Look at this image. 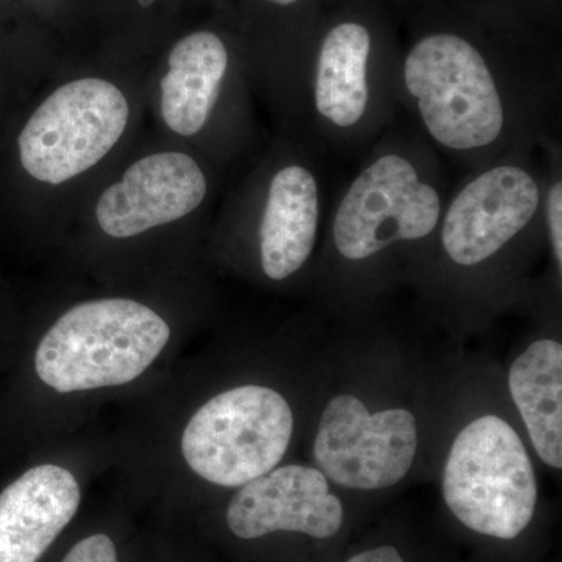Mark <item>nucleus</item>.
<instances>
[{
  "label": "nucleus",
  "instance_id": "nucleus-15",
  "mask_svg": "<svg viewBox=\"0 0 562 562\" xmlns=\"http://www.w3.org/2000/svg\"><path fill=\"white\" fill-rule=\"evenodd\" d=\"M508 390L539 460L561 471V342L552 338L532 341L509 368Z\"/></svg>",
  "mask_w": 562,
  "mask_h": 562
},
{
  "label": "nucleus",
  "instance_id": "nucleus-17",
  "mask_svg": "<svg viewBox=\"0 0 562 562\" xmlns=\"http://www.w3.org/2000/svg\"><path fill=\"white\" fill-rule=\"evenodd\" d=\"M61 562H117L116 546L102 532L77 542Z\"/></svg>",
  "mask_w": 562,
  "mask_h": 562
},
{
  "label": "nucleus",
  "instance_id": "nucleus-7",
  "mask_svg": "<svg viewBox=\"0 0 562 562\" xmlns=\"http://www.w3.org/2000/svg\"><path fill=\"white\" fill-rule=\"evenodd\" d=\"M419 452V424L402 406L372 412L350 392L325 405L313 441L314 468L353 491H382L403 482Z\"/></svg>",
  "mask_w": 562,
  "mask_h": 562
},
{
  "label": "nucleus",
  "instance_id": "nucleus-1",
  "mask_svg": "<svg viewBox=\"0 0 562 562\" xmlns=\"http://www.w3.org/2000/svg\"><path fill=\"white\" fill-rule=\"evenodd\" d=\"M402 88L422 128L439 149L479 157L503 149L517 124L514 83L457 33H430L402 65Z\"/></svg>",
  "mask_w": 562,
  "mask_h": 562
},
{
  "label": "nucleus",
  "instance_id": "nucleus-10",
  "mask_svg": "<svg viewBox=\"0 0 562 562\" xmlns=\"http://www.w3.org/2000/svg\"><path fill=\"white\" fill-rule=\"evenodd\" d=\"M209 183L201 166L181 151H160L133 162L121 181L103 192L95 220L111 238L125 239L191 214Z\"/></svg>",
  "mask_w": 562,
  "mask_h": 562
},
{
  "label": "nucleus",
  "instance_id": "nucleus-3",
  "mask_svg": "<svg viewBox=\"0 0 562 562\" xmlns=\"http://www.w3.org/2000/svg\"><path fill=\"white\" fill-rule=\"evenodd\" d=\"M447 508L469 530L512 541L531 524L538 482L519 432L497 414L468 422L442 471Z\"/></svg>",
  "mask_w": 562,
  "mask_h": 562
},
{
  "label": "nucleus",
  "instance_id": "nucleus-13",
  "mask_svg": "<svg viewBox=\"0 0 562 562\" xmlns=\"http://www.w3.org/2000/svg\"><path fill=\"white\" fill-rule=\"evenodd\" d=\"M321 203L319 179L308 166L288 162L273 173L258 227L261 269L269 280L291 279L313 257Z\"/></svg>",
  "mask_w": 562,
  "mask_h": 562
},
{
  "label": "nucleus",
  "instance_id": "nucleus-11",
  "mask_svg": "<svg viewBox=\"0 0 562 562\" xmlns=\"http://www.w3.org/2000/svg\"><path fill=\"white\" fill-rule=\"evenodd\" d=\"M68 469L40 464L0 492V562H38L80 506Z\"/></svg>",
  "mask_w": 562,
  "mask_h": 562
},
{
  "label": "nucleus",
  "instance_id": "nucleus-14",
  "mask_svg": "<svg viewBox=\"0 0 562 562\" xmlns=\"http://www.w3.org/2000/svg\"><path fill=\"white\" fill-rule=\"evenodd\" d=\"M228 63L227 47L216 33H190L172 47L161 80V114L173 133L194 136L205 127Z\"/></svg>",
  "mask_w": 562,
  "mask_h": 562
},
{
  "label": "nucleus",
  "instance_id": "nucleus-4",
  "mask_svg": "<svg viewBox=\"0 0 562 562\" xmlns=\"http://www.w3.org/2000/svg\"><path fill=\"white\" fill-rule=\"evenodd\" d=\"M441 188L406 149L379 151L351 180L333 213L330 243L346 262L375 260L438 231Z\"/></svg>",
  "mask_w": 562,
  "mask_h": 562
},
{
  "label": "nucleus",
  "instance_id": "nucleus-12",
  "mask_svg": "<svg viewBox=\"0 0 562 562\" xmlns=\"http://www.w3.org/2000/svg\"><path fill=\"white\" fill-rule=\"evenodd\" d=\"M372 35L364 24L344 21L322 40L312 79L316 120L331 135H357L375 103L371 74Z\"/></svg>",
  "mask_w": 562,
  "mask_h": 562
},
{
  "label": "nucleus",
  "instance_id": "nucleus-16",
  "mask_svg": "<svg viewBox=\"0 0 562 562\" xmlns=\"http://www.w3.org/2000/svg\"><path fill=\"white\" fill-rule=\"evenodd\" d=\"M542 220L549 236L550 249L558 276L562 273V180L561 173H554L546 184L542 201Z\"/></svg>",
  "mask_w": 562,
  "mask_h": 562
},
{
  "label": "nucleus",
  "instance_id": "nucleus-8",
  "mask_svg": "<svg viewBox=\"0 0 562 562\" xmlns=\"http://www.w3.org/2000/svg\"><path fill=\"white\" fill-rule=\"evenodd\" d=\"M546 183L524 161L484 166L443 206L439 241L461 269L494 260L542 217Z\"/></svg>",
  "mask_w": 562,
  "mask_h": 562
},
{
  "label": "nucleus",
  "instance_id": "nucleus-6",
  "mask_svg": "<svg viewBox=\"0 0 562 562\" xmlns=\"http://www.w3.org/2000/svg\"><path fill=\"white\" fill-rule=\"evenodd\" d=\"M127 99L111 81L79 79L52 92L18 138L20 160L32 179L61 184L98 165L128 124Z\"/></svg>",
  "mask_w": 562,
  "mask_h": 562
},
{
  "label": "nucleus",
  "instance_id": "nucleus-5",
  "mask_svg": "<svg viewBox=\"0 0 562 562\" xmlns=\"http://www.w3.org/2000/svg\"><path fill=\"white\" fill-rule=\"evenodd\" d=\"M294 435V412L281 392L262 384L222 391L192 414L181 457L195 475L241 487L280 465Z\"/></svg>",
  "mask_w": 562,
  "mask_h": 562
},
{
  "label": "nucleus",
  "instance_id": "nucleus-18",
  "mask_svg": "<svg viewBox=\"0 0 562 562\" xmlns=\"http://www.w3.org/2000/svg\"><path fill=\"white\" fill-rule=\"evenodd\" d=\"M346 562H406L397 549L391 546L375 547L357 553Z\"/></svg>",
  "mask_w": 562,
  "mask_h": 562
},
{
  "label": "nucleus",
  "instance_id": "nucleus-2",
  "mask_svg": "<svg viewBox=\"0 0 562 562\" xmlns=\"http://www.w3.org/2000/svg\"><path fill=\"white\" fill-rule=\"evenodd\" d=\"M171 339L160 314L131 299L81 302L41 338L35 369L60 394L122 386L139 379Z\"/></svg>",
  "mask_w": 562,
  "mask_h": 562
},
{
  "label": "nucleus",
  "instance_id": "nucleus-19",
  "mask_svg": "<svg viewBox=\"0 0 562 562\" xmlns=\"http://www.w3.org/2000/svg\"><path fill=\"white\" fill-rule=\"evenodd\" d=\"M266 2L273 3V5L290 7L301 2V0H266Z\"/></svg>",
  "mask_w": 562,
  "mask_h": 562
},
{
  "label": "nucleus",
  "instance_id": "nucleus-9",
  "mask_svg": "<svg viewBox=\"0 0 562 562\" xmlns=\"http://www.w3.org/2000/svg\"><path fill=\"white\" fill-rule=\"evenodd\" d=\"M225 519L247 541L280 531L328 539L342 528L344 506L319 469L286 464L238 487Z\"/></svg>",
  "mask_w": 562,
  "mask_h": 562
}]
</instances>
